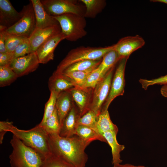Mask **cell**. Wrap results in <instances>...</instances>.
<instances>
[{"instance_id":"37","label":"cell","mask_w":167,"mask_h":167,"mask_svg":"<svg viewBox=\"0 0 167 167\" xmlns=\"http://www.w3.org/2000/svg\"><path fill=\"white\" fill-rule=\"evenodd\" d=\"M6 29L4 26H0V53L7 52L5 45Z\"/></svg>"},{"instance_id":"25","label":"cell","mask_w":167,"mask_h":167,"mask_svg":"<svg viewBox=\"0 0 167 167\" xmlns=\"http://www.w3.org/2000/svg\"><path fill=\"white\" fill-rule=\"evenodd\" d=\"M102 58L96 60H85L76 62L67 67L61 73L73 71H92L98 67Z\"/></svg>"},{"instance_id":"38","label":"cell","mask_w":167,"mask_h":167,"mask_svg":"<svg viewBox=\"0 0 167 167\" xmlns=\"http://www.w3.org/2000/svg\"><path fill=\"white\" fill-rule=\"evenodd\" d=\"M9 122L0 121V143H2L5 134L8 131L7 127Z\"/></svg>"},{"instance_id":"6","label":"cell","mask_w":167,"mask_h":167,"mask_svg":"<svg viewBox=\"0 0 167 167\" xmlns=\"http://www.w3.org/2000/svg\"><path fill=\"white\" fill-rule=\"evenodd\" d=\"M47 13L53 16L72 13L84 16L85 6L79 0H41Z\"/></svg>"},{"instance_id":"29","label":"cell","mask_w":167,"mask_h":167,"mask_svg":"<svg viewBox=\"0 0 167 167\" xmlns=\"http://www.w3.org/2000/svg\"><path fill=\"white\" fill-rule=\"evenodd\" d=\"M41 167H75L62 158L53 154L43 159Z\"/></svg>"},{"instance_id":"20","label":"cell","mask_w":167,"mask_h":167,"mask_svg":"<svg viewBox=\"0 0 167 167\" xmlns=\"http://www.w3.org/2000/svg\"><path fill=\"white\" fill-rule=\"evenodd\" d=\"M118 131H110L104 133L102 135L111 148L112 164H120L122 162L121 159L120 153L125 148L123 145L119 144L116 139Z\"/></svg>"},{"instance_id":"17","label":"cell","mask_w":167,"mask_h":167,"mask_svg":"<svg viewBox=\"0 0 167 167\" xmlns=\"http://www.w3.org/2000/svg\"><path fill=\"white\" fill-rule=\"evenodd\" d=\"M30 1L34 10L36 20V28H44L59 24L54 16L47 13L41 0Z\"/></svg>"},{"instance_id":"9","label":"cell","mask_w":167,"mask_h":167,"mask_svg":"<svg viewBox=\"0 0 167 167\" xmlns=\"http://www.w3.org/2000/svg\"><path fill=\"white\" fill-rule=\"evenodd\" d=\"M127 59L122 58L119 61L112 78L109 95L101 110L108 109L110 104L116 97L123 95L125 86V71Z\"/></svg>"},{"instance_id":"33","label":"cell","mask_w":167,"mask_h":167,"mask_svg":"<svg viewBox=\"0 0 167 167\" xmlns=\"http://www.w3.org/2000/svg\"><path fill=\"white\" fill-rule=\"evenodd\" d=\"M103 78L97 68L92 71L88 75L84 88L93 89Z\"/></svg>"},{"instance_id":"8","label":"cell","mask_w":167,"mask_h":167,"mask_svg":"<svg viewBox=\"0 0 167 167\" xmlns=\"http://www.w3.org/2000/svg\"><path fill=\"white\" fill-rule=\"evenodd\" d=\"M114 67L112 68L97 83L93 89L90 110L98 116L109 95Z\"/></svg>"},{"instance_id":"7","label":"cell","mask_w":167,"mask_h":167,"mask_svg":"<svg viewBox=\"0 0 167 167\" xmlns=\"http://www.w3.org/2000/svg\"><path fill=\"white\" fill-rule=\"evenodd\" d=\"M21 17L14 25L7 28L8 34L28 38L36 28V20L32 4L29 3L23 6L20 11Z\"/></svg>"},{"instance_id":"1","label":"cell","mask_w":167,"mask_h":167,"mask_svg":"<svg viewBox=\"0 0 167 167\" xmlns=\"http://www.w3.org/2000/svg\"><path fill=\"white\" fill-rule=\"evenodd\" d=\"M51 153L65 160L75 167H85L88 160L85 152L90 144L76 135L70 137L59 134L49 135Z\"/></svg>"},{"instance_id":"4","label":"cell","mask_w":167,"mask_h":167,"mask_svg":"<svg viewBox=\"0 0 167 167\" xmlns=\"http://www.w3.org/2000/svg\"><path fill=\"white\" fill-rule=\"evenodd\" d=\"M113 47V45L104 47L80 46L73 49L61 62L54 72L61 73L70 65L79 61L101 59Z\"/></svg>"},{"instance_id":"32","label":"cell","mask_w":167,"mask_h":167,"mask_svg":"<svg viewBox=\"0 0 167 167\" xmlns=\"http://www.w3.org/2000/svg\"><path fill=\"white\" fill-rule=\"evenodd\" d=\"M92 71H73L64 74L71 78L77 86L84 88L88 75Z\"/></svg>"},{"instance_id":"39","label":"cell","mask_w":167,"mask_h":167,"mask_svg":"<svg viewBox=\"0 0 167 167\" xmlns=\"http://www.w3.org/2000/svg\"><path fill=\"white\" fill-rule=\"evenodd\" d=\"M160 92L161 95L167 98V85H164L161 88Z\"/></svg>"},{"instance_id":"21","label":"cell","mask_w":167,"mask_h":167,"mask_svg":"<svg viewBox=\"0 0 167 167\" xmlns=\"http://www.w3.org/2000/svg\"><path fill=\"white\" fill-rule=\"evenodd\" d=\"M85 6V18H94L101 13L106 6V1L105 0H80Z\"/></svg>"},{"instance_id":"40","label":"cell","mask_w":167,"mask_h":167,"mask_svg":"<svg viewBox=\"0 0 167 167\" xmlns=\"http://www.w3.org/2000/svg\"><path fill=\"white\" fill-rule=\"evenodd\" d=\"M113 166L112 167H136V166L129 164H116L113 165Z\"/></svg>"},{"instance_id":"28","label":"cell","mask_w":167,"mask_h":167,"mask_svg":"<svg viewBox=\"0 0 167 167\" xmlns=\"http://www.w3.org/2000/svg\"><path fill=\"white\" fill-rule=\"evenodd\" d=\"M98 118V116L96 113L89 110L79 118L78 121V125L89 127L99 133L97 127Z\"/></svg>"},{"instance_id":"5","label":"cell","mask_w":167,"mask_h":167,"mask_svg":"<svg viewBox=\"0 0 167 167\" xmlns=\"http://www.w3.org/2000/svg\"><path fill=\"white\" fill-rule=\"evenodd\" d=\"M54 17L58 22L66 39L75 41L87 34L85 30L87 23L84 16L69 13Z\"/></svg>"},{"instance_id":"26","label":"cell","mask_w":167,"mask_h":167,"mask_svg":"<svg viewBox=\"0 0 167 167\" xmlns=\"http://www.w3.org/2000/svg\"><path fill=\"white\" fill-rule=\"evenodd\" d=\"M39 124L42 126L49 135L59 134L60 125L56 108L53 114L44 123Z\"/></svg>"},{"instance_id":"42","label":"cell","mask_w":167,"mask_h":167,"mask_svg":"<svg viewBox=\"0 0 167 167\" xmlns=\"http://www.w3.org/2000/svg\"><path fill=\"white\" fill-rule=\"evenodd\" d=\"M136 167H148L145 166L143 165H138V166H136Z\"/></svg>"},{"instance_id":"31","label":"cell","mask_w":167,"mask_h":167,"mask_svg":"<svg viewBox=\"0 0 167 167\" xmlns=\"http://www.w3.org/2000/svg\"><path fill=\"white\" fill-rule=\"evenodd\" d=\"M58 94L54 92H50L49 98L45 104L42 119L39 123L42 124L53 114L56 108L57 97Z\"/></svg>"},{"instance_id":"2","label":"cell","mask_w":167,"mask_h":167,"mask_svg":"<svg viewBox=\"0 0 167 167\" xmlns=\"http://www.w3.org/2000/svg\"><path fill=\"white\" fill-rule=\"evenodd\" d=\"M7 131L38 152L43 159L52 154L49 134L39 124L33 128L25 130L19 129L13 125L12 122H9Z\"/></svg>"},{"instance_id":"19","label":"cell","mask_w":167,"mask_h":167,"mask_svg":"<svg viewBox=\"0 0 167 167\" xmlns=\"http://www.w3.org/2000/svg\"><path fill=\"white\" fill-rule=\"evenodd\" d=\"M74 104L69 90L62 92L58 96L56 105L60 127Z\"/></svg>"},{"instance_id":"13","label":"cell","mask_w":167,"mask_h":167,"mask_svg":"<svg viewBox=\"0 0 167 167\" xmlns=\"http://www.w3.org/2000/svg\"><path fill=\"white\" fill-rule=\"evenodd\" d=\"M61 32L59 24L44 28H36L28 38L32 52H35L44 42Z\"/></svg>"},{"instance_id":"24","label":"cell","mask_w":167,"mask_h":167,"mask_svg":"<svg viewBox=\"0 0 167 167\" xmlns=\"http://www.w3.org/2000/svg\"><path fill=\"white\" fill-rule=\"evenodd\" d=\"M97 127L98 133L102 135L106 131H118L117 126L110 119L108 109L102 110L98 115Z\"/></svg>"},{"instance_id":"27","label":"cell","mask_w":167,"mask_h":167,"mask_svg":"<svg viewBox=\"0 0 167 167\" xmlns=\"http://www.w3.org/2000/svg\"><path fill=\"white\" fill-rule=\"evenodd\" d=\"M18 77L10 66H0V86L10 85Z\"/></svg>"},{"instance_id":"30","label":"cell","mask_w":167,"mask_h":167,"mask_svg":"<svg viewBox=\"0 0 167 167\" xmlns=\"http://www.w3.org/2000/svg\"><path fill=\"white\" fill-rule=\"evenodd\" d=\"M28 39L25 37L10 34L6 32L5 45L7 52L14 53L18 45Z\"/></svg>"},{"instance_id":"41","label":"cell","mask_w":167,"mask_h":167,"mask_svg":"<svg viewBox=\"0 0 167 167\" xmlns=\"http://www.w3.org/2000/svg\"><path fill=\"white\" fill-rule=\"evenodd\" d=\"M151 2H160L167 4V0H152Z\"/></svg>"},{"instance_id":"12","label":"cell","mask_w":167,"mask_h":167,"mask_svg":"<svg viewBox=\"0 0 167 167\" xmlns=\"http://www.w3.org/2000/svg\"><path fill=\"white\" fill-rule=\"evenodd\" d=\"M93 89L75 86L68 90L81 116L90 110Z\"/></svg>"},{"instance_id":"3","label":"cell","mask_w":167,"mask_h":167,"mask_svg":"<svg viewBox=\"0 0 167 167\" xmlns=\"http://www.w3.org/2000/svg\"><path fill=\"white\" fill-rule=\"evenodd\" d=\"M10 143L12 151L10 155L11 167H41L43 158L36 151L13 135Z\"/></svg>"},{"instance_id":"23","label":"cell","mask_w":167,"mask_h":167,"mask_svg":"<svg viewBox=\"0 0 167 167\" xmlns=\"http://www.w3.org/2000/svg\"><path fill=\"white\" fill-rule=\"evenodd\" d=\"M75 135L89 143L96 140L107 143L106 140L102 135L93 129L84 125H78L76 131Z\"/></svg>"},{"instance_id":"36","label":"cell","mask_w":167,"mask_h":167,"mask_svg":"<svg viewBox=\"0 0 167 167\" xmlns=\"http://www.w3.org/2000/svg\"><path fill=\"white\" fill-rule=\"evenodd\" d=\"M14 58V53H0V66H10Z\"/></svg>"},{"instance_id":"11","label":"cell","mask_w":167,"mask_h":167,"mask_svg":"<svg viewBox=\"0 0 167 167\" xmlns=\"http://www.w3.org/2000/svg\"><path fill=\"white\" fill-rule=\"evenodd\" d=\"M40 63L37 54L34 52L14 58L10 66L19 77L34 71Z\"/></svg>"},{"instance_id":"15","label":"cell","mask_w":167,"mask_h":167,"mask_svg":"<svg viewBox=\"0 0 167 167\" xmlns=\"http://www.w3.org/2000/svg\"><path fill=\"white\" fill-rule=\"evenodd\" d=\"M18 12L8 0H0V26L7 28L15 24L21 18Z\"/></svg>"},{"instance_id":"10","label":"cell","mask_w":167,"mask_h":167,"mask_svg":"<svg viewBox=\"0 0 167 167\" xmlns=\"http://www.w3.org/2000/svg\"><path fill=\"white\" fill-rule=\"evenodd\" d=\"M144 39L137 35L129 36L120 39L113 45V49L116 52L120 59L128 58L133 52L142 48L145 45Z\"/></svg>"},{"instance_id":"18","label":"cell","mask_w":167,"mask_h":167,"mask_svg":"<svg viewBox=\"0 0 167 167\" xmlns=\"http://www.w3.org/2000/svg\"><path fill=\"white\" fill-rule=\"evenodd\" d=\"M48 85L50 92L58 94L77 86L74 82L65 74L54 72L49 78Z\"/></svg>"},{"instance_id":"22","label":"cell","mask_w":167,"mask_h":167,"mask_svg":"<svg viewBox=\"0 0 167 167\" xmlns=\"http://www.w3.org/2000/svg\"><path fill=\"white\" fill-rule=\"evenodd\" d=\"M120 59V57L113 48L106 54L97 67L102 77L103 78L112 68L114 67L115 64Z\"/></svg>"},{"instance_id":"16","label":"cell","mask_w":167,"mask_h":167,"mask_svg":"<svg viewBox=\"0 0 167 167\" xmlns=\"http://www.w3.org/2000/svg\"><path fill=\"white\" fill-rule=\"evenodd\" d=\"M80 117L77 107L74 103L71 109L63 121L60 127L59 135L65 137L75 135L78 126V121Z\"/></svg>"},{"instance_id":"34","label":"cell","mask_w":167,"mask_h":167,"mask_svg":"<svg viewBox=\"0 0 167 167\" xmlns=\"http://www.w3.org/2000/svg\"><path fill=\"white\" fill-rule=\"evenodd\" d=\"M32 53L28 39L20 44L14 52L15 58L23 56Z\"/></svg>"},{"instance_id":"35","label":"cell","mask_w":167,"mask_h":167,"mask_svg":"<svg viewBox=\"0 0 167 167\" xmlns=\"http://www.w3.org/2000/svg\"><path fill=\"white\" fill-rule=\"evenodd\" d=\"M139 81L142 88L146 90L149 86L154 84L167 85V75L151 80L140 79Z\"/></svg>"},{"instance_id":"14","label":"cell","mask_w":167,"mask_h":167,"mask_svg":"<svg viewBox=\"0 0 167 167\" xmlns=\"http://www.w3.org/2000/svg\"><path fill=\"white\" fill-rule=\"evenodd\" d=\"M66 39V36L62 32L42 44L35 52L40 63L46 64L53 60L55 48L62 41Z\"/></svg>"}]
</instances>
